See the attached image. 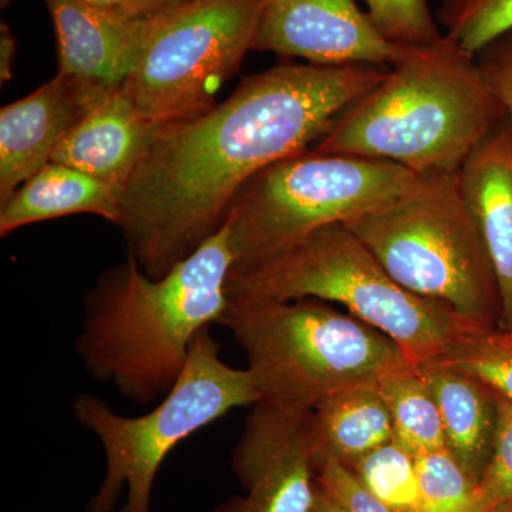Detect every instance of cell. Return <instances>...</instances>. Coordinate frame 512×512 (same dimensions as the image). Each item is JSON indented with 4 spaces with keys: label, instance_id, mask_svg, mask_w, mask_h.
<instances>
[{
    "label": "cell",
    "instance_id": "4fadbf2b",
    "mask_svg": "<svg viewBox=\"0 0 512 512\" xmlns=\"http://www.w3.org/2000/svg\"><path fill=\"white\" fill-rule=\"evenodd\" d=\"M106 94L59 73L0 110V204L52 163L64 137Z\"/></svg>",
    "mask_w": 512,
    "mask_h": 512
},
{
    "label": "cell",
    "instance_id": "7a4b0ae2",
    "mask_svg": "<svg viewBox=\"0 0 512 512\" xmlns=\"http://www.w3.org/2000/svg\"><path fill=\"white\" fill-rule=\"evenodd\" d=\"M234 266L227 224L164 278L128 255L99 275L83 298L77 356L92 379L138 406H153L183 375L192 340L228 305Z\"/></svg>",
    "mask_w": 512,
    "mask_h": 512
},
{
    "label": "cell",
    "instance_id": "9c48e42d",
    "mask_svg": "<svg viewBox=\"0 0 512 512\" xmlns=\"http://www.w3.org/2000/svg\"><path fill=\"white\" fill-rule=\"evenodd\" d=\"M266 0H181L158 18L124 84L144 119L170 126L200 116L254 50Z\"/></svg>",
    "mask_w": 512,
    "mask_h": 512
},
{
    "label": "cell",
    "instance_id": "4316f807",
    "mask_svg": "<svg viewBox=\"0 0 512 512\" xmlns=\"http://www.w3.org/2000/svg\"><path fill=\"white\" fill-rule=\"evenodd\" d=\"M476 60L488 89L512 124V30L485 46Z\"/></svg>",
    "mask_w": 512,
    "mask_h": 512
},
{
    "label": "cell",
    "instance_id": "52a82bcc",
    "mask_svg": "<svg viewBox=\"0 0 512 512\" xmlns=\"http://www.w3.org/2000/svg\"><path fill=\"white\" fill-rule=\"evenodd\" d=\"M221 345L211 328L192 340L183 375L173 390L140 417H126L92 393L74 397V419L99 439L106 473L86 512H151V494L158 470L168 454L214 421L239 407L261 402L248 369L222 360Z\"/></svg>",
    "mask_w": 512,
    "mask_h": 512
},
{
    "label": "cell",
    "instance_id": "5b68a950",
    "mask_svg": "<svg viewBox=\"0 0 512 512\" xmlns=\"http://www.w3.org/2000/svg\"><path fill=\"white\" fill-rule=\"evenodd\" d=\"M217 325L244 350L261 402L295 412L412 365L380 330L320 299H229Z\"/></svg>",
    "mask_w": 512,
    "mask_h": 512
},
{
    "label": "cell",
    "instance_id": "7c38bea8",
    "mask_svg": "<svg viewBox=\"0 0 512 512\" xmlns=\"http://www.w3.org/2000/svg\"><path fill=\"white\" fill-rule=\"evenodd\" d=\"M45 3L55 25L59 73L103 93L130 79L161 15L128 18L82 0Z\"/></svg>",
    "mask_w": 512,
    "mask_h": 512
},
{
    "label": "cell",
    "instance_id": "4dcf8cb0",
    "mask_svg": "<svg viewBox=\"0 0 512 512\" xmlns=\"http://www.w3.org/2000/svg\"><path fill=\"white\" fill-rule=\"evenodd\" d=\"M494 512H504V511H494Z\"/></svg>",
    "mask_w": 512,
    "mask_h": 512
},
{
    "label": "cell",
    "instance_id": "7402d4cb",
    "mask_svg": "<svg viewBox=\"0 0 512 512\" xmlns=\"http://www.w3.org/2000/svg\"><path fill=\"white\" fill-rule=\"evenodd\" d=\"M434 363L480 380L512 403V330L468 332Z\"/></svg>",
    "mask_w": 512,
    "mask_h": 512
},
{
    "label": "cell",
    "instance_id": "d4e9b609",
    "mask_svg": "<svg viewBox=\"0 0 512 512\" xmlns=\"http://www.w3.org/2000/svg\"><path fill=\"white\" fill-rule=\"evenodd\" d=\"M497 403L493 453L480 478V487L494 511L512 512V403L500 396Z\"/></svg>",
    "mask_w": 512,
    "mask_h": 512
},
{
    "label": "cell",
    "instance_id": "cb8c5ba5",
    "mask_svg": "<svg viewBox=\"0 0 512 512\" xmlns=\"http://www.w3.org/2000/svg\"><path fill=\"white\" fill-rule=\"evenodd\" d=\"M377 32L394 46H423L439 40L440 32L427 0H363Z\"/></svg>",
    "mask_w": 512,
    "mask_h": 512
},
{
    "label": "cell",
    "instance_id": "2e32d148",
    "mask_svg": "<svg viewBox=\"0 0 512 512\" xmlns=\"http://www.w3.org/2000/svg\"><path fill=\"white\" fill-rule=\"evenodd\" d=\"M419 370L439 406L448 450L480 483L497 433V396L480 380L440 363Z\"/></svg>",
    "mask_w": 512,
    "mask_h": 512
},
{
    "label": "cell",
    "instance_id": "3957f363",
    "mask_svg": "<svg viewBox=\"0 0 512 512\" xmlns=\"http://www.w3.org/2000/svg\"><path fill=\"white\" fill-rule=\"evenodd\" d=\"M476 60L444 35L397 46L386 77L313 150L390 161L419 175L457 173L504 119Z\"/></svg>",
    "mask_w": 512,
    "mask_h": 512
},
{
    "label": "cell",
    "instance_id": "1f68e13d",
    "mask_svg": "<svg viewBox=\"0 0 512 512\" xmlns=\"http://www.w3.org/2000/svg\"><path fill=\"white\" fill-rule=\"evenodd\" d=\"M510 330H512V329H510Z\"/></svg>",
    "mask_w": 512,
    "mask_h": 512
},
{
    "label": "cell",
    "instance_id": "f546056e",
    "mask_svg": "<svg viewBox=\"0 0 512 512\" xmlns=\"http://www.w3.org/2000/svg\"><path fill=\"white\" fill-rule=\"evenodd\" d=\"M309 512H352L346 507L342 501H339L338 498L333 497L332 494L328 493V491L323 490L322 487L318 483H316V495L315 501H313V505L311 511Z\"/></svg>",
    "mask_w": 512,
    "mask_h": 512
},
{
    "label": "cell",
    "instance_id": "ba28073f",
    "mask_svg": "<svg viewBox=\"0 0 512 512\" xmlns=\"http://www.w3.org/2000/svg\"><path fill=\"white\" fill-rule=\"evenodd\" d=\"M421 175L375 158L308 148L269 165L242 185L227 224L234 255L231 274L330 224H349L399 200Z\"/></svg>",
    "mask_w": 512,
    "mask_h": 512
},
{
    "label": "cell",
    "instance_id": "83f0119b",
    "mask_svg": "<svg viewBox=\"0 0 512 512\" xmlns=\"http://www.w3.org/2000/svg\"><path fill=\"white\" fill-rule=\"evenodd\" d=\"M82 2L116 15L146 19L173 8L181 0H82Z\"/></svg>",
    "mask_w": 512,
    "mask_h": 512
},
{
    "label": "cell",
    "instance_id": "e0dca14e",
    "mask_svg": "<svg viewBox=\"0 0 512 512\" xmlns=\"http://www.w3.org/2000/svg\"><path fill=\"white\" fill-rule=\"evenodd\" d=\"M121 188L69 165L49 163L0 204V235L25 225L93 214L119 225Z\"/></svg>",
    "mask_w": 512,
    "mask_h": 512
},
{
    "label": "cell",
    "instance_id": "f1b7e54d",
    "mask_svg": "<svg viewBox=\"0 0 512 512\" xmlns=\"http://www.w3.org/2000/svg\"><path fill=\"white\" fill-rule=\"evenodd\" d=\"M16 55V39L5 22L0 25V82L12 79L13 59Z\"/></svg>",
    "mask_w": 512,
    "mask_h": 512
},
{
    "label": "cell",
    "instance_id": "484cf974",
    "mask_svg": "<svg viewBox=\"0 0 512 512\" xmlns=\"http://www.w3.org/2000/svg\"><path fill=\"white\" fill-rule=\"evenodd\" d=\"M316 483L352 512H393L366 490L348 467L332 458L323 460L316 467Z\"/></svg>",
    "mask_w": 512,
    "mask_h": 512
},
{
    "label": "cell",
    "instance_id": "d6986e66",
    "mask_svg": "<svg viewBox=\"0 0 512 512\" xmlns=\"http://www.w3.org/2000/svg\"><path fill=\"white\" fill-rule=\"evenodd\" d=\"M392 417L394 439L414 457L447 447L439 406L419 367L407 365L375 386Z\"/></svg>",
    "mask_w": 512,
    "mask_h": 512
},
{
    "label": "cell",
    "instance_id": "ffe728a7",
    "mask_svg": "<svg viewBox=\"0 0 512 512\" xmlns=\"http://www.w3.org/2000/svg\"><path fill=\"white\" fill-rule=\"evenodd\" d=\"M348 468L393 512H421L416 457L396 440L370 451Z\"/></svg>",
    "mask_w": 512,
    "mask_h": 512
},
{
    "label": "cell",
    "instance_id": "8fae6325",
    "mask_svg": "<svg viewBox=\"0 0 512 512\" xmlns=\"http://www.w3.org/2000/svg\"><path fill=\"white\" fill-rule=\"evenodd\" d=\"M396 49L356 0H266L254 45L325 66H389Z\"/></svg>",
    "mask_w": 512,
    "mask_h": 512
},
{
    "label": "cell",
    "instance_id": "9a60e30c",
    "mask_svg": "<svg viewBox=\"0 0 512 512\" xmlns=\"http://www.w3.org/2000/svg\"><path fill=\"white\" fill-rule=\"evenodd\" d=\"M497 275L503 329H512V124L498 121L458 171Z\"/></svg>",
    "mask_w": 512,
    "mask_h": 512
},
{
    "label": "cell",
    "instance_id": "8992f818",
    "mask_svg": "<svg viewBox=\"0 0 512 512\" xmlns=\"http://www.w3.org/2000/svg\"><path fill=\"white\" fill-rule=\"evenodd\" d=\"M387 274L476 330L503 328L497 275L460 175H421L409 194L350 221Z\"/></svg>",
    "mask_w": 512,
    "mask_h": 512
},
{
    "label": "cell",
    "instance_id": "ac0fdd59",
    "mask_svg": "<svg viewBox=\"0 0 512 512\" xmlns=\"http://www.w3.org/2000/svg\"><path fill=\"white\" fill-rule=\"evenodd\" d=\"M315 471L323 460L345 467L394 439L392 417L375 387L333 394L306 416Z\"/></svg>",
    "mask_w": 512,
    "mask_h": 512
},
{
    "label": "cell",
    "instance_id": "6da1fadb",
    "mask_svg": "<svg viewBox=\"0 0 512 512\" xmlns=\"http://www.w3.org/2000/svg\"><path fill=\"white\" fill-rule=\"evenodd\" d=\"M389 66L279 64L210 110L165 126L121 190L128 255L164 278L224 225L242 185L308 150Z\"/></svg>",
    "mask_w": 512,
    "mask_h": 512
},
{
    "label": "cell",
    "instance_id": "44dd1931",
    "mask_svg": "<svg viewBox=\"0 0 512 512\" xmlns=\"http://www.w3.org/2000/svg\"><path fill=\"white\" fill-rule=\"evenodd\" d=\"M421 512H494L480 483L447 447L416 457Z\"/></svg>",
    "mask_w": 512,
    "mask_h": 512
},
{
    "label": "cell",
    "instance_id": "277c9868",
    "mask_svg": "<svg viewBox=\"0 0 512 512\" xmlns=\"http://www.w3.org/2000/svg\"><path fill=\"white\" fill-rule=\"evenodd\" d=\"M228 299L340 305L393 340L413 366L436 362L470 328L439 302L407 291L346 224L316 229L258 264L229 275Z\"/></svg>",
    "mask_w": 512,
    "mask_h": 512
},
{
    "label": "cell",
    "instance_id": "603a6c76",
    "mask_svg": "<svg viewBox=\"0 0 512 512\" xmlns=\"http://www.w3.org/2000/svg\"><path fill=\"white\" fill-rule=\"evenodd\" d=\"M444 35L470 55L512 30V0H443L437 12Z\"/></svg>",
    "mask_w": 512,
    "mask_h": 512
},
{
    "label": "cell",
    "instance_id": "30bf717a",
    "mask_svg": "<svg viewBox=\"0 0 512 512\" xmlns=\"http://www.w3.org/2000/svg\"><path fill=\"white\" fill-rule=\"evenodd\" d=\"M232 453V470L245 497H232L211 512H309L316 471L306 416L256 403Z\"/></svg>",
    "mask_w": 512,
    "mask_h": 512
},
{
    "label": "cell",
    "instance_id": "5bb4252c",
    "mask_svg": "<svg viewBox=\"0 0 512 512\" xmlns=\"http://www.w3.org/2000/svg\"><path fill=\"white\" fill-rule=\"evenodd\" d=\"M165 126L144 119L123 87L107 93L69 131L52 163L123 190Z\"/></svg>",
    "mask_w": 512,
    "mask_h": 512
}]
</instances>
